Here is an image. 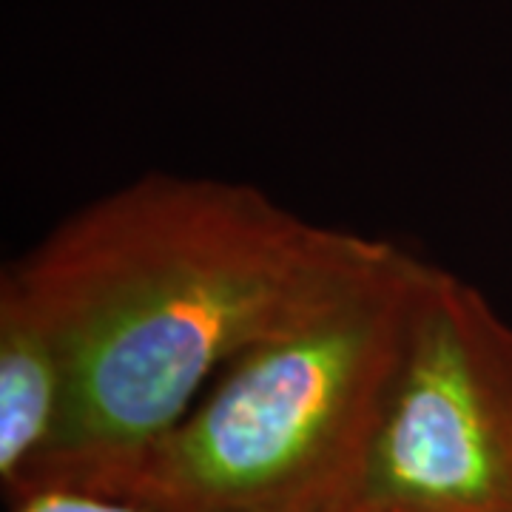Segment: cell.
I'll list each match as a JSON object with an SVG mask.
<instances>
[{
	"mask_svg": "<svg viewBox=\"0 0 512 512\" xmlns=\"http://www.w3.org/2000/svg\"><path fill=\"white\" fill-rule=\"evenodd\" d=\"M69 399L66 350L32 305L0 279V481L6 498L55 447Z\"/></svg>",
	"mask_w": 512,
	"mask_h": 512,
	"instance_id": "277c9868",
	"label": "cell"
},
{
	"mask_svg": "<svg viewBox=\"0 0 512 512\" xmlns=\"http://www.w3.org/2000/svg\"><path fill=\"white\" fill-rule=\"evenodd\" d=\"M393 245L217 177L151 171L77 208L0 274L72 367L60 439L9 501L165 436L237 356L345 291Z\"/></svg>",
	"mask_w": 512,
	"mask_h": 512,
	"instance_id": "6da1fadb",
	"label": "cell"
},
{
	"mask_svg": "<svg viewBox=\"0 0 512 512\" xmlns=\"http://www.w3.org/2000/svg\"><path fill=\"white\" fill-rule=\"evenodd\" d=\"M353 512H512V322L439 265Z\"/></svg>",
	"mask_w": 512,
	"mask_h": 512,
	"instance_id": "3957f363",
	"label": "cell"
},
{
	"mask_svg": "<svg viewBox=\"0 0 512 512\" xmlns=\"http://www.w3.org/2000/svg\"><path fill=\"white\" fill-rule=\"evenodd\" d=\"M9 504H12V512H151L120 498L80 493V490H66V487L32 490V493L18 495Z\"/></svg>",
	"mask_w": 512,
	"mask_h": 512,
	"instance_id": "5b68a950",
	"label": "cell"
},
{
	"mask_svg": "<svg viewBox=\"0 0 512 512\" xmlns=\"http://www.w3.org/2000/svg\"><path fill=\"white\" fill-rule=\"evenodd\" d=\"M427 271L393 245L237 356L165 436L63 487L151 512H353Z\"/></svg>",
	"mask_w": 512,
	"mask_h": 512,
	"instance_id": "7a4b0ae2",
	"label": "cell"
}]
</instances>
